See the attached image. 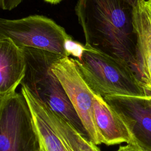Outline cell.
<instances>
[{
    "mask_svg": "<svg viewBox=\"0 0 151 151\" xmlns=\"http://www.w3.org/2000/svg\"><path fill=\"white\" fill-rule=\"evenodd\" d=\"M132 8L126 0H77L75 12L85 47L126 61L135 73Z\"/></svg>",
    "mask_w": 151,
    "mask_h": 151,
    "instance_id": "cell-1",
    "label": "cell"
},
{
    "mask_svg": "<svg viewBox=\"0 0 151 151\" xmlns=\"http://www.w3.org/2000/svg\"><path fill=\"white\" fill-rule=\"evenodd\" d=\"M25 76L21 84L51 110L63 117L81 134L87 132L59 79L52 71V65L63 56L49 51L24 47Z\"/></svg>",
    "mask_w": 151,
    "mask_h": 151,
    "instance_id": "cell-2",
    "label": "cell"
},
{
    "mask_svg": "<svg viewBox=\"0 0 151 151\" xmlns=\"http://www.w3.org/2000/svg\"><path fill=\"white\" fill-rule=\"evenodd\" d=\"M74 59L84 79L96 94L103 97L151 96L130 65L122 60L87 47L80 60Z\"/></svg>",
    "mask_w": 151,
    "mask_h": 151,
    "instance_id": "cell-3",
    "label": "cell"
},
{
    "mask_svg": "<svg viewBox=\"0 0 151 151\" xmlns=\"http://www.w3.org/2000/svg\"><path fill=\"white\" fill-rule=\"evenodd\" d=\"M40 138L23 94L0 97V151H37Z\"/></svg>",
    "mask_w": 151,
    "mask_h": 151,
    "instance_id": "cell-4",
    "label": "cell"
},
{
    "mask_svg": "<svg viewBox=\"0 0 151 151\" xmlns=\"http://www.w3.org/2000/svg\"><path fill=\"white\" fill-rule=\"evenodd\" d=\"M0 37L9 38L21 48H37L63 57H69L65 45L73 39L54 20L40 15L15 19L1 18Z\"/></svg>",
    "mask_w": 151,
    "mask_h": 151,
    "instance_id": "cell-5",
    "label": "cell"
},
{
    "mask_svg": "<svg viewBox=\"0 0 151 151\" xmlns=\"http://www.w3.org/2000/svg\"><path fill=\"white\" fill-rule=\"evenodd\" d=\"M52 71L59 79L87 132L95 145L102 143L97 130L93 114L96 94L81 75L74 58L63 57L54 63Z\"/></svg>",
    "mask_w": 151,
    "mask_h": 151,
    "instance_id": "cell-6",
    "label": "cell"
},
{
    "mask_svg": "<svg viewBox=\"0 0 151 151\" xmlns=\"http://www.w3.org/2000/svg\"><path fill=\"white\" fill-rule=\"evenodd\" d=\"M103 99L122 119L134 144L143 151H151V96H106Z\"/></svg>",
    "mask_w": 151,
    "mask_h": 151,
    "instance_id": "cell-7",
    "label": "cell"
},
{
    "mask_svg": "<svg viewBox=\"0 0 151 151\" xmlns=\"http://www.w3.org/2000/svg\"><path fill=\"white\" fill-rule=\"evenodd\" d=\"M136 38L135 74L151 94V25L142 0L132 8Z\"/></svg>",
    "mask_w": 151,
    "mask_h": 151,
    "instance_id": "cell-8",
    "label": "cell"
},
{
    "mask_svg": "<svg viewBox=\"0 0 151 151\" xmlns=\"http://www.w3.org/2000/svg\"><path fill=\"white\" fill-rule=\"evenodd\" d=\"M23 48L11 39L0 37V97L14 93L25 76Z\"/></svg>",
    "mask_w": 151,
    "mask_h": 151,
    "instance_id": "cell-9",
    "label": "cell"
},
{
    "mask_svg": "<svg viewBox=\"0 0 151 151\" xmlns=\"http://www.w3.org/2000/svg\"><path fill=\"white\" fill-rule=\"evenodd\" d=\"M93 114L102 143L108 146L122 143L134 144L128 129L118 114L103 97L96 94L93 102Z\"/></svg>",
    "mask_w": 151,
    "mask_h": 151,
    "instance_id": "cell-10",
    "label": "cell"
},
{
    "mask_svg": "<svg viewBox=\"0 0 151 151\" xmlns=\"http://www.w3.org/2000/svg\"><path fill=\"white\" fill-rule=\"evenodd\" d=\"M21 85V92L29 105L39 136L47 151H72L51 122L44 104L24 85Z\"/></svg>",
    "mask_w": 151,
    "mask_h": 151,
    "instance_id": "cell-11",
    "label": "cell"
},
{
    "mask_svg": "<svg viewBox=\"0 0 151 151\" xmlns=\"http://www.w3.org/2000/svg\"><path fill=\"white\" fill-rule=\"evenodd\" d=\"M44 106L51 122L72 151H101L88 138L83 136L68 122Z\"/></svg>",
    "mask_w": 151,
    "mask_h": 151,
    "instance_id": "cell-12",
    "label": "cell"
},
{
    "mask_svg": "<svg viewBox=\"0 0 151 151\" xmlns=\"http://www.w3.org/2000/svg\"><path fill=\"white\" fill-rule=\"evenodd\" d=\"M65 50L70 55H72L77 60H80L84 51L86 49L85 45L74 41L73 39L68 40L66 41L65 45Z\"/></svg>",
    "mask_w": 151,
    "mask_h": 151,
    "instance_id": "cell-13",
    "label": "cell"
},
{
    "mask_svg": "<svg viewBox=\"0 0 151 151\" xmlns=\"http://www.w3.org/2000/svg\"><path fill=\"white\" fill-rule=\"evenodd\" d=\"M24 0H0V6L3 10L11 11L19 5Z\"/></svg>",
    "mask_w": 151,
    "mask_h": 151,
    "instance_id": "cell-14",
    "label": "cell"
},
{
    "mask_svg": "<svg viewBox=\"0 0 151 151\" xmlns=\"http://www.w3.org/2000/svg\"><path fill=\"white\" fill-rule=\"evenodd\" d=\"M116 151H143L139 147L134 143H127L124 146H120Z\"/></svg>",
    "mask_w": 151,
    "mask_h": 151,
    "instance_id": "cell-15",
    "label": "cell"
},
{
    "mask_svg": "<svg viewBox=\"0 0 151 151\" xmlns=\"http://www.w3.org/2000/svg\"><path fill=\"white\" fill-rule=\"evenodd\" d=\"M142 1L151 25V0H142Z\"/></svg>",
    "mask_w": 151,
    "mask_h": 151,
    "instance_id": "cell-16",
    "label": "cell"
},
{
    "mask_svg": "<svg viewBox=\"0 0 151 151\" xmlns=\"http://www.w3.org/2000/svg\"><path fill=\"white\" fill-rule=\"evenodd\" d=\"M140 0H126L128 4L132 8L135 6Z\"/></svg>",
    "mask_w": 151,
    "mask_h": 151,
    "instance_id": "cell-17",
    "label": "cell"
},
{
    "mask_svg": "<svg viewBox=\"0 0 151 151\" xmlns=\"http://www.w3.org/2000/svg\"><path fill=\"white\" fill-rule=\"evenodd\" d=\"M44 1L48 4H52V5H56V4H58L60 2H61L64 0H44Z\"/></svg>",
    "mask_w": 151,
    "mask_h": 151,
    "instance_id": "cell-18",
    "label": "cell"
},
{
    "mask_svg": "<svg viewBox=\"0 0 151 151\" xmlns=\"http://www.w3.org/2000/svg\"><path fill=\"white\" fill-rule=\"evenodd\" d=\"M37 151H47V150H46L45 147H44V145H43L41 139H40V147L39 149Z\"/></svg>",
    "mask_w": 151,
    "mask_h": 151,
    "instance_id": "cell-19",
    "label": "cell"
}]
</instances>
